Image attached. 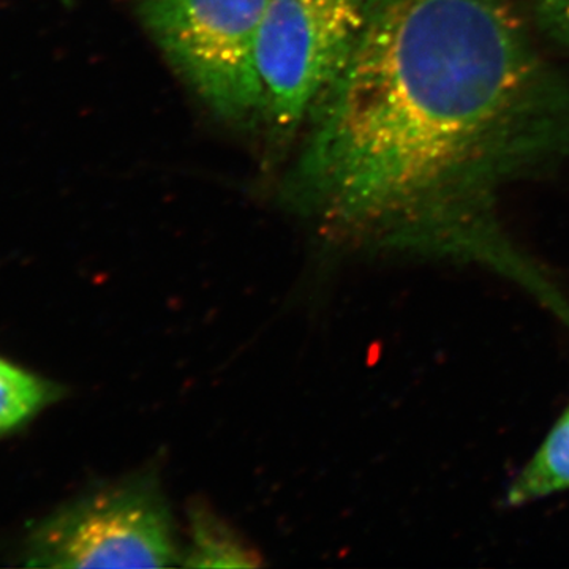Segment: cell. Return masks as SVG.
<instances>
[{"label": "cell", "instance_id": "obj_3", "mask_svg": "<svg viewBox=\"0 0 569 569\" xmlns=\"http://www.w3.org/2000/svg\"><path fill=\"white\" fill-rule=\"evenodd\" d=\"M268 0H138L164 58L209 110L234 123L263 118L257 44Z\"/></svg>", "mask_w": 569, "mask_h": 569}, {"label": "cell", "instance_id": "obj_6", "mask_svg": "<svg viewBox=\"0 0 569 569\" xmlns=\"http://www.w3.org/2000/svg\"><path fill=\"white\" fill-rule=\"evenodd\" d=\"M569 490V406L509 486L508 505L522 507Z\"/></svg>", "mask_w": 569, "mask_h": 569}, {"label": "cell", "instance_id": "obj_8", "mask_svg": "<svg viewBox=\"0 0 569 569\" xmlns=\"http://www.w3.org/2000/svg\"><path fill=\"white\" fill-rule=\"evenodd\" d=\"M541 31L569 52V0H529Z\"/></svg>", "mask_w": 569, "mask_h": 569}, {"label": "cell", "instance_id": "obj_2", "mask_svg": "<svg viewBox=\"0 0 569 569\" xmlns=\"http://www.w3.org/2000/svg\"><path fill=\"white\" fill-rule=\"evenodd\" d=\"M182 538L157 467L92 490L33 530L26 565L39 568H170Z\"/></svg>", "mask_w": 569, "mask_h": 569}, {"label": "cell", "instance_id": "obj_4", "mask_svg": "<svg viewBox=\"0 0 569 569\" xmlns=\"http://www.w3.org/2000/svg\"><path fill=\"white\" fill-rule=\"evenodd\" d=\"M373 0H268L257 44L263 119L280 140L309 122L346 70Z\"/></svg>", "mask_w": 569, "mask_h": 569}, {"label": "cell", "instance_id": "obj_7", "mask_svg": "<svg viewBox=\"0 0 569 569\" xmlns=\"http://www.w3.org/2000/svg\"><path fill=\"white\" fill-rule=\"evenodd\" d=\"M59 396L50 381L0 359V433L24 425Z\"/></svg>", "mask_w": 569, "mask_h": 569}, {"label": "cell", "instance_id": "obj_1", "mask_svg": "<svg viewBox=\"0 0 569 569\" xmlns=\"http://www.w3.org/2000/svg\"><path fill=\"white\" fill-rule=\"evenodd\" d=\"M309 122L284 192L329 239L478 261L567 306L498 211L569 162V80L512 0H373Z\"/></svg>", "mask_w": 569, "mask_h": 569}, {"label": "cell", "instance_id": "obj_5", "mask_svg": "<svg viewBox=\"0 0 569 569\" xmlns=\"http://www.w3.org/2000/svg\"><path fill=\"white\" fill-rule=\"evenodd\" d=\"M260 553L206 505L189 509V537L182 545V565L190 568L260 567Z\"/></svg>", "mask_w": 569, "mask_h": 569}]
</instances>
